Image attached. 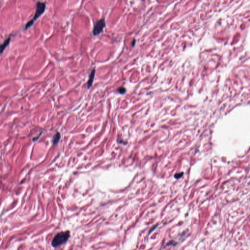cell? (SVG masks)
<instances>
[{"label":"cell","instance_id":"8","mask_svg":"<svg viewBox=\"0 0 250 250\" xmlns=\"http://www.w3.org/2000/svg\"><path fill=\"white\" fill-rule=\"evenodd\" d=\"M135 42H136V40H135V39H134V40L133 41L132 43V46H133L135 45Z\"/></svg>","mask_w":250,"mask_h":250},{"label":"cell","instance_id":"5","mask_svg":"<svg viewBox=\"0 0 250 250\" xmlns=\"http://www.w3.org/2000/svg\"><path fill=\"white\" fill-rule=\"evenodd\" d=\"M10 40H11V37L10 36L6 39L2 44L0 45V53H1V54L3 53L4 51V50L6 47L10 43Z\"/></svg>","mask_w":250,"mask_h":250},{"label":"cell","instance_id":"1","mask_svg":"<svg viewBox=\"0 0 250 250\" xmlns=\"http://www.w3.org/2000/svg\"><path fill=\"white\" fill-rule=\"evenodd\" d=\"M46 8V4L45 3L38 2L36 4V9L35 13L34 15L33 18L28 21L25 26V29L29 28L31 26H32L34 23L42 15L45 11Z\"/></svg>","mask_w":250,"mask_h":250},{"label":"cell","instance_id":"3","mask_svg":"<svg viewBox=\"0 0 250 250\" xmlns=\"http://www.w3.org/2000/svg\"><path fill=\"white\" fill-rule=\"evenodd\" d=\"M106 27V22L104 19H101L96 22L94 27L93 34L96 36L102 32Z\"/></svg>","mask_w":250,"mask_h":250},{"label":"cell","instance_id":"6","mask_svg":"<svg viewBox=\"0 0 250 250\" xmlns=\"http://www.w3.org/2000/svg\"><path fill=\"white\" fill-rule=\"evenodd\" d=\"M117 91L119 93H120L121 94H125V93L126 92L127 90H126V88L123 87H120L118 89Z\"/></svg>","mask_w":250,"mask_h":250},{"label":"cell","instance_id":"2","mask_svg":"<svg viewBox=\"0 0 250 250\" xmlns=\"http://www.w3.org/2000/svg\"><path fill=\"white\" fill-rule=\"evenodd\" d=\"M70 236V233L69 231H61L57 234L53 239L52 241V246L54 248L64 244L68 240Z\"/></svg>","mask_w":250,"mask_h":250},{"label":"cell","instance_id":"4","mask_svg":"<svg viewBox=\"0 0 250 250\" xmlns=\"http://www.w3.org/2000/svg\"><path fill=\"white\" fill-rule=\"evenodd\" d=\"M95 68H94L91 71V73L90 74V75H89V76H88V80L87 82V88H90L92 85H93V81H94V77H95Z\"/></svg>","mask_w":250,"mask_h":250},{"label":"cell","instance_id":"7","mask_svg":"<svg viewBox=\"0 0 250 250\" xmlns=\"http://www.w3.org/2000/svg\"><path fill=\"white\" fill-rule=\"evenodd\" d=\"M60 134H59V133H57V134H56L55 136H54V140H53V143H54V144H55L57 143V142H58L59 139H60Z\"/></svg>","mask_w":250,"mask_h":250}]
</instances>
